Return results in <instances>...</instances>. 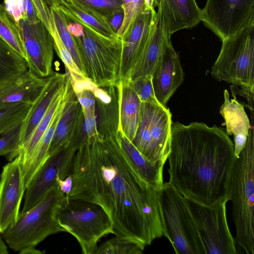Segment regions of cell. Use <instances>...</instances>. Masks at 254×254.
<instances>
[{"label":"cell","instance_id":"obj_5","mask_svg":"<svg viewBox=\"0 0 254 254\" xmlns=\"http://www.w3.org/2000/svg\"><path fill=\"white\" fill-rule=\"evenodd\" d=\"M56 215L59 224L75 237L84 254H95L100 239L115 235L111 219L98 204L64 195L58 205Z\"/></svg>","mask_w":254,"mask_h":254},{"label":"cell","instance_id":"obj_43","mask_svg":"<svg viewBox=\"0 0 254 254\" xmlns=\"http://www.w3.org/2000/svg\"><path fill=\"white\" fill-rule=\"evenodd\" d=\"M145 10L152 11L157 6L158 0H144Z\"/></svg>","mask_w":254,"mask_h":254},{"label":"cell","instance_id":"obj_30","mask_svg":"<svg viewBox=\"0 0 254 254\" xmlns=\"http://www.w3.org/2000/svg\"><path fill=\"white\" fill-rule=\"evenodd\" d=\"M49 4L62 41L70 54L77 66L85 77L84 66L77 44L74 37L69 33L66 28L67 22L68 19L56 4Z\"/></svg>","mask_w":254,"mask_h":254},{"label":"cell","instance_id":"obj_22","mask_svg":"<svg viewBox=\"0 0 254 254\" xmlns=\"http://www.w3.org/2000/svg\"><path fill=\"white\" fill-rule=\"evenodd\" d=\"M224 97L220 113L225 120L227 134L234 135V153L237 158L245 146L251 125L243 104L235 98L230 99L227 90Z\"/></svg>","mask_w":254,"mask_h":254},{"label":"cell","instance_id":"obj_31","mask_svg":"<svg viewBox=\"0 0 254 254\" xmlns=\"http://www.w3.org/2000/svg\"><path fill=\"white\" fill-rule=\"evenodd\" d=\"M0 37L26 61V53L18 25L1 4Z\"/></svg>","mask_w":254,"mask_h":254},{"label":"cell","instance_id":"obj_39","mask_svg":"<svg viewBox=\"0 0 254 254\" xmlns=\"http://www.w3.org/2000/svg\"><path fill=\"white\" fill-rule=\"evenodd\" d=\"M30 23H35L40 20L32 0H24V9L22 18Z\"/></svg>","mask_w":254,"mask_h":254},{"label":"cell","instance_id":"obj_34","mask_svg":"<svg viewBox=\"0 0 254 254\" xmlns=\"http://www.w3.org/2000/svg\"><path fill=\"white\" fill-rule=\"evenodd\" d=\"M21 124L0 136V156H6L9 161L15 158L20 146Z\"/></svg>","mask_w":254,"mask_h":254},{"label":"cell","instance_id":"obj_14","mask_svg":"<svg viewBox=\"0 0 254 254\" xmlns=\"http://www.w3.org/2000/svg\"><path fill=\"white\" fill-rule=\"evenodd\" d=\"M26 190L18 156L5 165L0 176V234L17 220Z\"/></svg>","mask_w":254,"mask_h":254},{"label":"cell","instance_id":"obj_41","mask_svg":"<svg viewBox=\"0 0 254 254\" xmlns=\"http://www.w3.org/2000/svg\"><path fill=\"white\" fill-rule=\"evenodd\" d=\"M57 182L59 186L61 191L66 196L68 197L69 192L71 190L72 184V176L70 174L64 180H61L58 176L57 178Z\"/></svg>","mask_w":254,"mask_h":254},{"label":"cell","instance_id":"obj_27","mask_svg":"<svg viewBox=\"0 0 254 254\" xmlns=\"http://www.w3.org/2000/svg\"><path fill=\"white\" fill-rule=\"evenodd\" d=\"M116 137L139 175L151 186L159 189L164 184L163 173L151 164L121 130H118Z\"/></svg>","mask_w":254,"mask_h":254},{"label":"cell","instance_id":"obj_33","mask_svg":"<svg viewBox=\"0 0 254 254\" xmlns=\"http://www.w3.org/2000/svg\"><path fill=\"white\" fill-rule=\"evenodd\" d=\"M143 250L134 243L115 236L98 247L95 254H140Z\"/></svg>","mask_w":254,"mask_h":254},{"label":"cell","instance_id":"obj_21","mask_svg":"<svg viewBox=\"0 0 254 254\" xmlns=\"http://www.w3.org/2000/svg\"><path fill=\"white\" fill-rule=\"evenodd\" d=\"M66 77V73L62 74L55 72L49 77L48 83L32 104L21 124L19 148L30 137L46 113L55 96L65 84Z\"/></svg>","mask_w":254,"mask_h":254},{"label":"cell","instance_id":"obj_3","mask_svg":"<svg viewBox=\"0 0 254 254\" xmlns=\"http://www.w3.org/2000/svg\"><path fill=\"white\" fill-rule=\"evenodd\" d=\"M254 123L245 147L235 160L231 174L228 200L232 204L235 243L247 254H254Z\"/></svg>","mask_w":254,"mask_h":254},{"label":"cell","instance_id":"obj_38","mask_svg":"<svg viewBox=\"0 0 254 254\" xmlns=\"http://www.w3.org/2000/svg\"><path fill=\"white\" fill-rule=\"evenodd\" d=\"M4 6L7 12L14 19L16 24L22 18L23 8L24 0H4Z\"/></svg>","mask_w":254,"mask_h":254},{"label":"cell","instance_id":"obj_36","mask_svg":"<svg viewBox=\"0 0 254 254\" xmlns=\"http://www.w3.org/2000/svg\"><path fill=\"white\" fill-rule=\"evenodd\" d=\"M130 82L141 102L159 103L154 93L152 75L141 77Z\"/></svg>","mask_w":254,"mask_h":254},{"label":"cell","instance_id":"obj_29","mask_svg":"<svg viewBox=\"0 0 254 254\" xmlns=\"http://www.w3.org/2000/svg\"><path fill=\"white\" fill-rule=\"evenodd\" d=\"M28 69L26 60L0 37V83Z\"/></svg>","mask_w":254,"mask_h":254},{"label":"cell","instance_id":"obj_28","mask_svg":"<svg viewBox=\"0 0 254 254\" xmlns=\"http://www.w3.org/2000/svg\"><path fill=\"white\" fill-rule=\"evenodd\" d=\"M66 91V83L65 80V84L55 96L46 113L30 137L17 151L15 158L17 156L19 157L22 168L27 163L38 142L49 127Z\"/></svg>","mask_w":254,"mask_h":254},{"label":"cell","instance_id":"obj_37","mask_svg":"<svg viewBox=\"0 0 254 254\" xmlns=\"http://www.w3.org/2000/svg\"><path fill=\"white\" fill-rule=\"evenodd\" d=\"M77 0L101 14L107 21L114 11L122 7V0Z\"/></svg>","mask_w":254,"mask_h":254},{"label":"cell","instance_id":"obj_6","mask_svg":"<svg viewBox=\"0 0 254 254\" xmlns=\"http://www.w3.org/2000/svg\"><path fill=\"white\" fill-rule=\"evenodd\" d=\"M81 25L83 34L73 37L80 54L85 78L97 87L118 85L122 40L104 36L85 25Z\"/></svg>","mask_w":254,"mask_h":254},{"label":"cell","instance_id":"obj_20","mask_svg":"<svg viewBox=\"0 0 254 254\" xmlns=\"http://www.w3.org/2000/svg\"><path fill=\"white\" fill-rule=\"evenodd\" d=\"M49 77H39L28 69L14 78L0 83V107L19 102L32 105L43 91Z\"/></svg>","mask_w":254,"mask_h":254},{"label":"cell","instance_id":"obj_12","mask_svg":"<svg viewBox=\"0 0 254 254\" xmlns=\"http://www.w3.org/2000/svg\"><path fill=\"white\" fill-rule=\"evenodd\" d=\"M26 51L28 70L40 77L53 74L54 43L43 23L20 19L17 24Z\"/></svg>","mask_w":254,"mask_h":254},{"label":"cell","instance_id":"obj_10","mask_svg":"<svg viewBox=\"0 0 254 254\" xmlns=\"http://www.w3.org/2000/svg\"><path fill=\"white\" fill-rule=\"evenodd\" d=\"M163 236L177 254H199L197 238L183 196L169 182L158 190Z\"/></svg>","mask_w":254,"mask_h":254},{"label":"cell","instance_id":"obj_19","mask_svg":"<svg viewBox=\"0 0 254 254\" xmlns=\"http://www.w3.org/2000/svg\"><path fill=\"white\" fill-rule=\"evenodd\" d=\"M65 73L67 83L66 101L49 147V157L69 146L82 115V108L73 91L69 74L67 72Z\"/></svg>","mask_w":254,"mask_h":254},{"label":"cell","instance_id":"obj_45","mask_svg":"<svg viewBox=\"0 0 254 254\" xmlns=\"http://www.w3.org/2000/svg\"><path fill=\"white\" fill-rule=\"evenodd\" d=\"M8 253V251L6 245L0 235V254H7Z\"/></svg>","mask_w":254,"mask_h":254},{"label":"cell","instance_id":"obj_16","mask_svg":"<svg viewBox=\"0 0 254 254\" xmlns=\"http://www.w3.org/2000/svg\"><path fill=\"white\" fill-rule=\"evenodd\" d=\"M157 6L159 21L166 35L191 28L202 20L201 9L195 0H158Z\"/></svg>","mask_w":254,"mask_h":254},{"label":"cell","instance_id":"obj_23","mask_svg":"<svg viewBox=\"0 0 254 254\" xmlns=\"http://www.w3.org/2000/svg\"><path fill=\"white\" fill-rule=\"evenodd\" d=\"M168 37L171 36L164 33L156 12L151 23L146 44L132 70L128 81L152 75L161 56L165 41Z\"/></svg>","mask_w":254,"mask_h":254},{"label":"cell","instance_id":"obj_35","mask_svg":"<svg viewBox=\"0 0 254 254\" xmlns=\"http://www.w3.org/2000/svg\"><path fill=\"white\" fill-rule=\"evenodd\" d=\"M144 11V0H131L127 9L124 12L122 25L117 33L120 39L122 40L126 36L137 17Z\"/></svg>","mask_w":254,"mask_h":254},{"label":"cell","instance_id":"obj_7","mask_svg":"<svg viewBox=\"0 0 254 254\" xmlns=\"http://www.w3.org/2000/svg\"><path fill=\"white\" fill-rule=\"evenodd\" d=\"M219 55L210 74L219 81L240 86L254 93V23L222 41Z\"/></svg>","mask_w":254,"mask_h":254},{"label":"cell","instance_id":"obj_42","mask_svg":"<svg viewBox=\"0 0 254 254\" xmlns=\"http://www.w3.org/2000/svg\"><path fill=\"white\" fill-rule=\"evenodd\" d=\"M66 28L69 33L74 37H80L83 33V27L80 24L71 21L69 19L67 22Z\"/></svg>","mask_w":254,"mask_h":254},{"label":"cell","instance_id":"obj_46","mask_svg":"<svg viewBox=\"0 0 254 254\" xmlns=\"http://www.w3.org/2000/svg\"><path fill=\"white\" fill-rule=\"evenodd\" d=\"M50 4H58L60 2V0H48Z\"/></svg>","mask_w":254,"mask_h":254},{"label":"cell","instance_id":"obj_11","mask_svg":"<svg viewBox=\"0 0 254 254\" xmlns=\"http://www.w3.org/2000/svg\"><path fill=\"white\" fill-rule=\"evenodd\" d=\"M204 24L223 41L254 23V0H207Z\"/></svg>","mask_w":254,"mask_h":254},{"label":"cell","instance_id":"obj_4","mask_svg":"<svg viewBox=\"0 0 254 254\" xmlns=\"http://www.w3.org/2000/svg\"><path fill=\"white\" fill-rule=\"evenodd\" d=\"M64 195L57 182L38 203L28 211L20 213L17 221L2 233L8 247L20 252L36 247L50 235L64 232L56 215L58 205Z\"/></svg>","mask_w":254,"mask_h":254},{"label":"cell","instance_id":"obj_8","mask_svg":"<svg viewBox=\"0 0 254 254\" xmlns=\"http://www.w3.org/2000/svg\"><path fill=\"white\" fill-rule=\"evenodd\" d=\"M198 243L199 254H236L226 215L227 200L207 205L183 196Z\"/></svg>","mask_w":254,"mask_h":254},{"label":"cell","instance_id":"obj_26","mask_svg":"<svg viewBox=\"0 0 254 254\" xmlns=\"http://www.w3.org/2000/svg\"><path fill=\"white\" fill-rule=\"evenodd\" d=\"M66 92L67 87L65 94L58 107L49 127L38 142L27 163L22 168L26 188L49 157V147L65 105Z\"/></svg>","mask_w":254,"mask_h":254},{"label":"cell","instance_id":"obj_15","mask_svg":"<svg viewBox=\"0 0 254 254\" xmlns=\"http://www.w3.org/2000/svg\"><path fill=\"white\" fill-rule=\"evenodd\" d=\"M184 76L179 54L172 46L171 37H168L152 74L154 93L160 104L167 107L168 100L183 83Z\"/></svg>","mask_w":254,"mask_h":254},{"label":"cell","instance_id":"obj_9","mask_svg":"<svg viewBox=\"0 0 254 254\" xmlns=\"http://www.w3.org/2000/svg\"><path fill=\"white\" fill-rule=\"evenodd\" d=\"M172 114L160 103L141 102L138 127L132 143L160 171L170 152Z\"/></svg>","mask_w":254,"mask_h":254},{"label":"cell","instance_id":"obj_17","mask_svg":"<svg viewBox=\"0 0 254 254\" xmlns=\"http://www.w3.org/2000/svg\"><path fill=\"white\" fill-rule=\"evenodd\" d=\"M155 9L144 11L136 18L122 39L120 81H128L132 70L142 54L147 42Z\"/></svg>","mask_w":254,"mask_h":254},{"label":"cell","instance_id":"obj_25","mask_svg":"<svg viewBox=\"0 0 254 254\" xmlns=\"http://www.w3.org/2000/svg\"><path fill=\"white\" fill-rule=\"evenodd\" d=\"M119 124L121 130L131 141L139 125L141 101L129 81H120L119 85Z\"/></svg>","mask_w":254,"mask_h":254},{"label":"cell","instance_id":"obj_44","mask_svg":"<svg viewBox=\"0 0 254 254\" xmlns=\"http://www.w3.org/2000/svg\"><path fill=\"white\" fill-rule=\"evenodd\" d=\"M45 253V252L36 250L35 247L27 248L19 252L20 254H42Z\"/></svg>","mask_w":254,"mask_h":254},{"label":"cell","instance_id":"obj_2","mask_svg":"<svg viewBox=\"0 0 254 254\" xmlns=\"http://www.w3.org/2000/svg\"><path fill=\"white\" fill-rule=\"evenodd\" d=\"M236 157L223 128L203 123H172L169 182L185 197L210 205L228 200Z\"/></svg>","mask_w":254,"mask_h":254},{"label":"cell","instance_id":"obj_1","mask_svg":"<svg viewBox=\"0 0 254 254\" xmlns=\"http://www.w3.org/2000/svg\"><path fill=\"white\" fill-rule=\"evenodd\" d=\"M68 197L100 206L115 235L142 249L163 236L158 190L136 170L116 135L87 138L76 151Z\"/></svg>","mask_w":254,"mask_h":254},{"label":"cell","instance_id":"obj_40","mask_svg":"<svg viewBox=\"0 0 254 254\" xmlns=\"http://www.w3.org/2000/svg\"><path fill=\"white\" fill-rule=\"evenodd\" d=\"M124 16V10L121 7L114 11L107 19L109 25L116 33L122 25Z\"/></svg>","mask_w":254,"mask_h":254},{"label":"cell","instance_id":"obj_24","mask_svg":"<svg viewBox=\"0 0 254 254\" xmlns=\"http://www.w3.org/2000/svg\"><path fill=\"white\" fill-rule=\"evenodd\" d=\"M56 5L70 21L85 25L104 36L119 38L103 16L77 0H60Z\"/></svg>","mask_w":254,"mask_h":254},{"label":"cell","instance_id":"obj_13","mask_svg":"<svg viewBox=\"0 0 254 254\" xmlns=\"http://www.w3.org/2000/svg\"><path fill=\"white\" fill-rule=\"evenodd\" d=\"M76 151L68 146L47 158L26 187L24 204L20 213L28 211L38 203L57 183L58 176L60 179L64 180L71 174Z\"/></svg>","mask_w":254,"mask_h":254},{"label":"cell","instance_id":"obj_32","mask_svg":"<svg viewBox=\"0 0 254 254\" xmlns=\"http://www.w3.org/2000/svg\"><path fill=\"white\" fill-rule=\"evenodd\" d=\"M31 104L19 102L0 107V136L20 124Z\"/></svg>","mask_w":254,"mask_h":254},{"label":"cell","instance_id":"obj_18","mask_svg":"<svg viewBox=\"0 0 254 254\" xmlns=\"http://www.w3.org/2000/svg\"><path fill=\"white\" fill-rule=\"evenodd\" d=\"M119 85L94 86L95 116L100 138L116 136L119 124Z\"/></svg>","mask_w":254,"mask_h":254}]
</instances>
